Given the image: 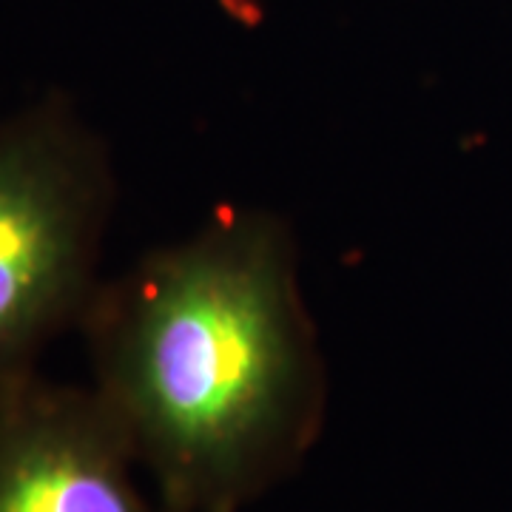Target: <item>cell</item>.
<instances>
[{
    "instance_id": "cell-1",
    "label": "cell",
    "mask_w": 512,
    "mask_h": 512,
    "mask_svg": "<svg viewBox=\"0 0 512 512\" xmlns=\"http://www.w3.org/2000/svg\"><path fill=\"white\" fill-rule=\"evenodd\" d=\"M94 393L163 512H239L299 470L328 370L288 222L225 208L103 279L83 319Z\"/></svg>"
},
{
    "instance_id": "cell-2",
    "label": "cell",
    "mask_w": 512,
    "mask_h": 512,
    "mask_svg": "<svg viewBox=\"0 0 512 512\" xmlns=\"http://www.w3.org/2000/svg\"><path fill=\"white\" fill-rule=\"evenodd\" d=\"M117 200L106 140L69 97L0 117V407L100 291Z\"/></svg>"
},
{
    "instance_id": "cell-3",
    "label": "cell",
    "mask_w": 512,
    "mask_h": 512,
    "mask_svg": "<svg viewBox=\"0 0 512 512\" xmlns=\"http://www.w3.org/2000/svg\"><path fill=\"white\" fill-rule=\"evenodd\" d=\"M94 387L37 376L0 407V512H163Z\"/></svg>"
}]
</instances>
